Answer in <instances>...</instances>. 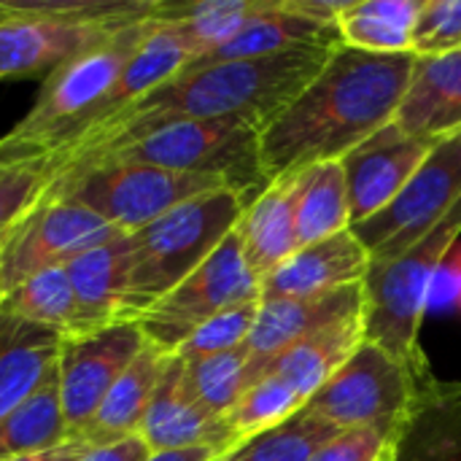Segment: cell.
I'll list each match as a JSON object with an SVG mask.
<instances>
[{"label":"cell","mask_w":461,"mask_h":461,"mask_svg":"<svg viewBox=\"0 0 461 461\" xmlns=\"http://www.w3.org/2000/svg\"><path fill=\"white\" fill-rule=\"evenodd\" d=\"M461 235V200L416 246L392 262H373L365 278V338L421 375H432L419 346V332L435 273Z\"/></svg>","instance_id":"8992f818"},{"label":"cell","mask_w":461,"mask_h":461,"mask_svg":"<svg viewBox=\"0 0 461 461\" xmlns=\"http://www.w3.org/2000/svg\"><path fill=\"white\" fill-rule=\"evenodd\" d=\"M149 446L135 435L111 446H100V448H86L78 461H146L149 459Z\"/></svg>","instance_id":"74e56055"},{"label":"cell","mask_w":461,"mask_h":461,"mask_svg":"<svg viewBox=\"0 0 461 461\" xmlns=\"http://www.w3.org/2000/svg\"><path fill=\"white\" fill-rule=\"evenodd\" d=\"M246 303H259V278L246 265L240 240L232 230L219 249L167 297L149 308L138 324L149 343L176 354L197 327Z\"/></svg>","instance_id":"9c48e42d"},{"label":"cell","mask_w":461,"mask_h":461,"mask_svg":"<svg viewBox=\"0 0 461 461\" xmlns=\"http://www.w3.org/2000/svg\"><path fill=\"white\" fill-rule=\"evenodd\" d=\"M461 200V130L438 140L405 189L373 219L354 224L373 262H392L416 246Z\"/></svg>","instance_id":"30bf717a"},{"label":"cell","mask_w":461,"mask_h":461,"mask_svg":"<svg viewBox=\"0 0 461 461\" xmlns=\"http://www.w3.org/2000/svg\"><path fill=\"white\" fill-rule=\"evenodd\" d=\"M429 378L432 375L416 373L386 348L365 340L305 408L340 432L378 429L400 435Z\"/></svg>","instance_id":"ba28073f"},{"label":"cell","mask_w":461,"mask_h":461,"mask_svg":"<svg viewBox=\"0 0 461 461\" xmlns=\"http://www.w3.org/2000/svg\"><path fill=\"white\" fill-rule=\"evenodd\" d=\"M340 30L338 24L316 22L300 14H292L284 0H270L265 11H259L254 19H249L224 46L208 51L205 57H197L189 65H216V62H232V59H262L276 57L300 46H324L335 49L340 46ZM186 65V68H189Z\"/></svg>","instance_id":"ffe728a7"},{"label":"cell","mask_w":461,"mask_h":461,"mask_svg":"<svg viewBox=\"0 0 461 461\" xmlns=\"http://www.w3.org/2000/svg\"><path fill=\"white\" fill-rule=\"evenodd\" d=\"M5 14H8V8H5V0H0V19H3Z\"/></svg>","instance_id":"b9f144b4"},{"label":"cell","mask_w":461,"mask_h":461,"mask_svg":"<svg viewBox=\"0 0 461 461\" xmlns=\"http://www.w3.org/2000/svg\"><path fill=\"white\" fill-rule=\"evenodd\" d=\"M86 451V446L84 443H78V440H70L68 443V448H65V454L59 456V461H78V456Z\"/></svg>","instance_id":"60d3db41"},{"label":"cell","mask_w":461,"mask_h":461,"mask_svg":"<svg viewBox=\"0 0 461 461\" xmlns=\"http://www.w3.org/2000/svg\"><path fill=\"white\" fill-rule=\"evenodd\" d=\"M232 189L221 178L135 162H86L62 173L51 194L86 205L122 232H135L208 192ZM238 192V189H235Z\"/></svg>","instance_id":"52a82bcc"},{"label":"cell","mask_w":461,"mask_h":461,"mask_svg":"<svg viewBox=\"0 0 461 461\" xmlns=\"http://www.w3.org/2000/svg\"><path fill=\"white\" fill-rule=\"evenodd\" d=\"M143 346L146 335L138 321H116L89 335L62 338L57 381L70 440L84 435L100 402Z\"/></svg>","instance_id":"7c38bea8"},{"label":"cell","mask_w":461,"mask_h":461,"mask_svg":"<svg viewBox=\"0 0 461 461\" xmlns=\"http://www.w3.org/2000/svg\"><path fill=\"white\" fill-rule=\"evenodd\" d=\"M0 308L27 324L57 332L59 338L76 335V294L65 267H49L3 294Z\"/></svg>","instance_id":"f546056e"},{"label":"cell","mask_w":461,"mask_h":461,"mask_svg":"<svg viewBox=\"0 0 461 461\" xmlns=\"http://www.w3.org/2000/svg\"><path fill=\"white\" fill-rule=\"evenodd\" d=\"M270 0H157L154 22H170L184 30L194 49V59L224 46L249 19L267 8ZM192 59V62H194Z\"/></svg>","instance_id":"f1b7e54d"},{"label":"cell","mask_w":461,"mask_h":461,"mask_svg":"<svg viewBox=\"0 0 461 461\" xmlns=\"http://www.w3.org/2000/svg\"><path fill=\"white\" fill-rule=\"evenodd\" d=\"M192 59H194V49H192L189 38L184 35V30H181L178 24H170V22H154V24L149 27V32L143 35V41L138 43V49L132 51L130 62L124 65V70H122V76H119L113 92L108 95V100H105L100 116H97L84 132L100 127L103 122H108V119H113V116H119L124 108H130V105L138 103L140 97L151 95L154 89H159L162 84H167L170 78H176ZM84 132H78L70 143H76ZM70 143H68V146H70ZM68 146H65V149H68ZM65 149H62V151H65ZM62 151H59V154H62ZM59 154H57V157H59ZM57 157H54V159H57ZM54 159L49 162V167L54 165Z\"/></svg>","instance_id":"d6986e66"},{"label":"cell","mask_w":461,"mask_h":461,"mask_svg":"<svg viewBox=\"0 0 461 461\" xmlns=\"http://www.w3.org/2000/svg\"><path fill=\"white\" fill-rule=\"evenodd\" d=\"M294 216L300 246H311L351 230L348 186L340 159L300 170Z\"/></svg>","instance_id":"484cf974"},{"label":"cell","mask_w":461,"mask_h":461,"mask_svg":"<svg viewBox=\"0 0 461 461\" xmlns=\"http://www.w3.org/2000/svg\"><path fill=\"white\" fill-rule=\"evenodd\" d=\"M435 143L411 138L394 122L348 151L343 162L351 227L381 213L413 178Z\"/></svg>","instance_id":"5bb4252c"},{"label":"cell","mask_w":461,"mask_h":461,"mask_svg":"<svg viewBox=\"0 0 461 461\" xmlns=\"http://www.w3.org/2000/svg\"><path fill=\"white\" fill-rule=\"evenodd\" d=\"M68 440L70 438L62 416L59 381L54 367L41 389L0 421V461L51 451L65 446Z\"/></svg>","instance_id":"83f0119b"},{"label":"cell","mask_w":461,"mask_h":461,"mask_svg":"<svg viewBox=\"0 0 461 461\" xmlns=\"http://www.w3.org/2000/svg\"><path fill=\"white\" fill-rule=\"evenodd\" d=\"M416 54H370L340 43L321 73L259 135L267 181L343 159L394 122Z\"/></svg>","instance_id":"6da1fadb"},{"label":"cell","mask_w":461,"mask_h":461,"mask_svg":"<svg viewBox=\"0 0 461 461\" xmlns=\"http://www.w3.org/2000/svg\"><path fill=\"white\" fill-rule=\"evenodd\" d=\"M365 311H367L365 284H354L308 300H273V303L259 300V313L251 338L246 343L249 386L257 384L267 373V367L297 343Z\"/></svg>","instance_id":"4fadbf2b"},{"label":"cell","mask_w":461,"mask_h":461,"mask_svg":"<svg viewBox=\"0 0 461 461\" xmlns=\"http://www.w3.org/2000/svg\"><path fill=\"white\" fill-rule=\"evenodd\" d=\"M0 19V81L51 73L119 24L154 19L157 0L16 3Z\"/></svg>","instance_id":"5b68a950"},{"label":"cell","mask_w":461,"mask_h":461,"mask_svg":"<svg viewBox=\"0 0 461 461\" xmlns=\"http://www.w3.org/2000/svg\"><path fill=\"white\" fill-rule=\"evenodd\" d=\"M340 429L303 408L289 421L240 443L221 461H311Z\"/></svg>","instance_id":"4dcf8cb0"},{"label":"cell","mask_w":461,"mask_h":461,"mask_svg":"<svg viewBox=\"0 0 461 461\" xmlns=\"http://www.w3.org/2000/svg\"><path fill=\"white\" fill-rule=\"evenodd\" d=\"M167 357H170L167 351L146 340L140 354L130 362V367L116 378V384L100 402L95 419L89 421L78 443H84L86 448H100L135 438L151 405Z\"/></svg>","instance_id":"7402d4cb"},{"label":"cell","mask_w":461,"mask_h":461,"mask_svg":"<svg viewBox=\"0 0 461 461\" xmlns=\"http://www.w3.org/2000/svg\"><path fill=\"white\" fill-rule=\"evenodd\" d=\"M257 313H259V303H246V305L230 308L213 316L176 348V357H181L184 362H194L203 357H213V354H224V351L246 346L251 338Z\"/></svg>","instance_id":"e575fe53"},{"label":"cell","mask_w":461,"mask_h":461,"mask_svg":"<svg viewBox=\"0 0 461 461\" xmlns=\"http://www.w3.org/2000/svg\"><path fill=\"white\" fill-rule=\"evenodd\" d=\"M421 0H354L340 16V41L370 54H413Z\"/></svg>","instance_id":"4316f807"},{"label":"cell","mask_w":461,"mask_h":461,"mask_svg":"<svg viewBox=\"0 0 461 461\" xmlns=\"http://www.w3.org/2000/svg\"><path fill=\"white\" fill-rule=\"evenodd\" d=\"M138 438L151 454L184 448H219L224 456L232 451V432L227 419L205 411L186 386L184 359L170 354L151 405L143 416Z\"/></svg>","instance_id":"9a60e30c"},{"label":"cell","mask_w":461,"mask_h":461,"mask_svg":"<svg viewBox=\"0 0 461 461\" xmlns=\"http://www.w3.org/2000/svg\"><path fill=\"white\" fill-rule=\"evenodd\" d=\"M297 181L300 170L273 178L259 194L246 203L243 216L238 219L235 235L240 240L243 259L259 278V284L300 249L294 216Z\"/></svg>","instance_id":"ac0fdd59"},{"label":"cell","mask_w":461,"mask_h":461,"mask_svg":"<svg viewBox=\"0 0 461 461\" xmlns=\"http://www.w3.org/2000/svg\"><path fill=\"white\" fill-rule=\"evenodd\" d=\"M305 408V400L281 378V375H262L251 384L235 408L227 413V427L232 432V448L240 443L289 421L297 411Z\"/></svg>","instance_id":"1f68e13d"},{"label":"cell","mask_w":461,"mask_h":461,"mask_svg":"<svg viewBox=\"0 0 461 461\" xmlns=\"http://www.w3.org/2000/svg\"><path fill=\"white\" fill-rule=\"evenodd\" d=\"M392 461H461V381L421 386Z\"/></svg>","instance_id":"cb8c5ba5"},{"label":"cell","mask_w":461,"mask_h":461,"mask_svg":"<svg viewBox=\"0 0 461 461\" xmlns=\"http://www.w3.org/2000/svg\"><path fill=\"white\" fill-rule=\"evenodd\" d=\"M335 49L300 46L262 59L189 65L119 116L84 132L54 159L51 170L62 176L122 138L176 119H246L262 132L321 73Z\"/></svg>","instance_id":"7a4b0ae2"},{"label":"cell","mask_w":461,"mask_h":461,"mask_svg":"<svg viewBox=\"0 0 461 461\" xmlns=\"http://www.w3.org/2000/svg\"><path fill=\"white\" fill-rule=\"evenodd\" d=\"M249 197L235 189L208 192L127 235L124 316L138 321L192 276L238 227Z\"/></svg>","instance_id":"3957f363"},{"label":"cell","mask_w":461,"mask_h":461,"mask_svg":"<svg viewBox=\"0 0 461 461\" xmlns=\"http://www.w3.org/2000/svg\"><path fill=\"white\" fill-rule=\"evenodd\" d=\"M224 454L219 448H184V451H159L149 454L146 461H221Z\"/></svg>","instance_id":"f35d334b"},{"label":"cell","mask_w":461,"mask_h":461,"mask_svg":"<svg viewBox=\"0 0 461 461\" xmlns=\"http://www.w3.org/2000/svg\"><path fill=\"white\" fill-rule=\"evenodd\" d=\"M73 294H76V335H89L124 316V273H127V232L103 243L65 265Z\"/></svg>","instance_id":"44dd1931"},{"label":"cell","mask_w":461,"mask_h":461,"mask_svg":"<svg viewBox=\"0 0 461 461\" xmlns=\"http://www.w3.org/2000/svg\"><path fill=\"white\" fill-rule=\"evenodd\" d=\"M373 257L365 243L346 230L327 240L300 246L284 265H278L259 284V300H308L354 284H365Z\"/></svg>","instance_id":"2e32d148"},{"label":"cell","mask_w":461,"mask_h":461,"mask_svg":"<svg viewBox=\"0 0 461 461\" xmlns=\"http://www.w3.org/2000/svg\"><path fill=\"white\" fill-rule=\"evenodd\" d=\"M365 340V313H357L297 343L294 348L281 354L267 367V373L281 375L308 402L354 357V351Z\"/></svg>","instance_id":"d4e9b609"},{"label":"cell","mask_w":461,"mask_h":461,"mask_svg":"<svg viewBox=\"0 0 461 461\" xmlns=\"http://www.w3.org/2000/svg\"><path fill=\"white\" fill-rule=\"evenodd\" d=\"M59 173L43 165L0 167V238H8L54 189Z\"/></svg>","instance_id":"836d02e7"},{"label":"cell","mask_w":461,"mask_h":461,"mask_svg":"<svg viewBox=\"0 0 461 461\" xmlns=\"http://www.w3.org/2000/svg\"><path fill=\"white\" fill-rule=\"evenodd\" d=\"M62 338L0 308V421L54 373Z\"/></svg>","instance_id":"603a6c76"},{"label":"cell","mask_w":461,"mask_h":461,"mask_svg":"<svg viewBox=\"0 0 461 461\" xmlns=\"http://www.w3.org/2000/svg\"><path fill=\"white\" fill-rule=\"evenodd\" d=\"M184 375L194 400L213 416L227 419L249 389V348L240 346L224 354L184 362Z\"/></svg>","instance_id":"d6a6232c"},{"label":"cell","mask_w":461,"mask_h":461,"mask_svg":"<svg viewBox=\"0 0 461 461\" xmlns=\"http://www.w3.org/2000/svg\"><path fill=\"white\" fill-rule=\"evenodd\" d=\"M400 435L378 429H354L340 432L330 440L311 461H392Z\"/></svg>","instance_id":"8d00e7d4"},{"label":"cell","mask_w":461,"mask_h":461,"mask_svg":"<svg viewBox=\"0 0 461 461\" xmlns=\"http://www.w3.org/2000/svg\"><path fill=\"white\" fill-rule=\"evenodd\" d=\"M70 443V440H68ZM68 443L65 446H59V448H51V451H41V454H27V456H16V459H8V461H59V456L65 454V448H68Z\"/></svg>","instance_id":"ab89813d"},{"label":"cell","mask_w":461,"mask_h":461,"mask_svg":"<svg viewBox=\"0 0 461 461\" xmlns=\"http://www.w3.org/2000/svg\"><path fill=\"white\" fill-rule=\"evenodd\" d=\"M461 49V0H421L413 27L416 57H435Z\"/></svg>","instance_id":"d590c367"},{"label":"cell","mask_w":461,"mask_h":461,"mask_svg":"<svg viewBox=\"0 0 461 461\" xmlns=\"http://www.w3.org/2000/svg\"><path fill=\"white\" fill-rule=\"evenodd\" d=\"M0 303H3V292H0Z\"/></svg>","instance_id":"ee69618b"},{"label":"cell","mask_w":461,"mask_h":461,"mask_svg":"<svg viewBox=\"0 0 461 461\" xmlns=\"http://www.w3.org/2000/svg\"><path fill=\"white\" fill-rule=\"evenodd\" d=\"M11 238V235H8ZM8 238H0V254H3V249H5V243H8Z\"/></svg>","instance_id":"7bdbcfd3"},{"label":"cell","mask_w":461,"mask_h":461,"mask_svg":"<svg viewBox=\"0 0 461 461\" xmlns=\"http://www.w3.org/2000/svg\"><path fill=\"white\" fill-rule=\"evenodd\" d=\"M394 124L411 138L438 143L461 130V49L416 57Z\"/></svg>","instance_id":"e0dca14e"},{"label":"cell","mask_w":461,"mask_h":461,"mask_svg":"<svg viewBox=\"0 0 461 461\" xmlns=\"http://www.w3.org/2000/svg\"><path fill=\"white\" fill-rule=\"evenodd\" d=\"M259 135L262 132L246 119H176L122 138L81 165L135 162L176 173L213 176L251 200L270 184L262 170Z\"/></svg>","instance_id":"277c9868"},{"label":"cell","mask_w":461,"mask_h":461,"mask_svg":"<svg viewBox=\"0 0 461 461\" xmlns=\"http://www.w3.org/2000/svg\"><path fill=\"white\" fill-rule=\"evenodd\" d=\"M124 235L86 205L49 192V197L11 232L0 254V292H11L24 278L65 267L70 259Z\"/></svg>","instance_id":"8fae6325"}]
</instances>
